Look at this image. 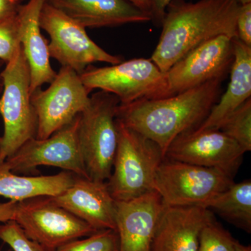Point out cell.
<instances>
[{
    "mask_svg": "<svg viewBox=\"0 0 251 251\" xmlns=\"http://www.w3.org/2000/svg\"><path fill=\"white\" fill-rule=\"evenodd\" d=\"M224 79H214L166 98L143 99L117 107L116 118L156 144L166 157L175 138L194 129L209 115Z\"/></svg>",
    "mask_w": 251,
    "mask_h": 251,
    "instance_id": "6da1fadb",
    "label": "cell"
},
{
    "mask_svg": "<svg viewBox=\"0 0 251 251\" xmlns=\"http://www.w3.org/2000/svg\"><path fill=\"white\" fill-rule=\"evenodd\" d=\"M237 0H173L167 6L159 41L151 56L161 72L206 41L219 36L237 38Z\"/></svg>",
    "mask_w": 251,
    "mask_h": 251,
    "instance_id": "7a4b0ae2",
    "label": "cell"
},
{
    "mask_svg": "<svg viewBox=\"0 0 251 251\" xmlns=\"http://www.w3.org/2000/svg\"><path fill=\"white\" fill-rule=\"evenodd\" d=\"M118 141L111 175L106 183L117 202L154 191L157 169L165 158L161 149L116 118Z\"/></svg>",
    "mask_w": 251,
    "mask_h": 251,
    "instance_id": "3957f363",
    "label": "cell"
},
{
    "mask_svg": "<svg viewBox=\"0 0 251 251\" xmlns=\"http://www.w3.org/2000/svg\"><path fill=\"white\" fill-rule=\"evenodd\" d=\"M0 72L3 82L0 117L4 133L0 141V163L12 156L28 140L36 138L38 119L31 103L30 69L21 46L14 59Z\"/></svg>",
    "mask_w": 251,
    "mask_h": 251,
    "instance_id": "277c9868",
    "label": "cell"
},
{
    "mask_svg": "<svg viewBox=\"0 0 251 251\" xmlns=\"http://www.w3.org/2000/svg\"><path fill=\"white\" fill-rule=\"evenodd\" d=\"M116 96L100 90L92 94L80 114L78 141L87 176L105 182L111 175L118 134Z\"/></svg>",
    "mask_w": 251,
    "mask_h": 251,
    "instance_id": "5b68a950",
    "label": "cell"
},
{
    "mask_svg": "<svg viewBox=\"0 0 251 251\" xmlns=\"http://www.w3.org/2000/svg\"><path fill=\"white\" fill-rule=\"evenodd\" d=\"M233 176L216 168L165 157L157 169L154 191L167 206H203L234 184Z\"/></svg>",
    "mask_w": 251,
    "mask_h": 251,
    "instance_id": "8992f818",
    "label": "cell"
},
{
    "mask_svg": "<svg viewBox=\"0 0 251 251\" xmlns=\"http://www.w3.org/2000/svg\"><path fill=\"white\" fill-rule=\"evenodd\" d=\"M39 24L48 33L50 57L80 75L95 62L114 65L122 62L120 56L108 53L91 39L86 28L46 1Z\"/></svg>",
    "mask_w": 251,
    "mask_h": 251,
    "instance_id": "52a82bcc",
    "label": "cell"
},
{
    "mask_svg": "<svg viewBox=\"0 0 251 251\" xmlns=\"http://www.w3.org/2000/svg\"><path fill=\"white\" fill-rule=\"evenodd\" d=\"M90 92L94 89L116 96L121 104L140 99H161L166 75L151 59L138 58L110 67H88L80 75Z\"/></svg>",
    "mask_w": 251,
    "mask_h": 251,
    "instance_id": "ba28073f",
    "label": "cell"
},
{
    "mask_svg": "<svg viewBox=\"0 0 251 251\" xmlns=\"http://www.w3.org/2000/svg\"><path fill=\"white\" fill-rule=\"evenodd\" d=\"M14 221L46 251H54L99 231L56 204L50 196L18 202Z\"/></svg>",
    "mask_w": 251,
    "mask_h": 251,
    "instance_id": "9c48e42d",
    "label": "cell"
},
{
    "mask_svg": "<svg viewBox=\"0 0 251 251\" xmlns=\"http://www.w3.org/2000/svg\"><path fill=\"white\" fill-rule=\"evenodd\" d=\"M90 93L77 73L61 67L46 90L39 87L31 94L38 119L36 138L46 139L74 121L90 103Z\"/></svg>",
    "mask_w": 251,
    "mask_h": 251,
    "instance_id": "30bf717a",
    "label": "cell"
},
{
    "mask_svg": "<svg viewBox=\"0 0 251 251\" xmlns=\"http://www.w3.org/2000/svg\"><path fill=\"white\" fill-rule=\"evenodd\" d=\"M80 114L49 138L28 140L1 163L3 166L13 173L31 171L39 166H53L89 179L78 141Z\"/></svg>",
    "mask_w": 251,
    "mask_h": 251,
    "instance_id": "8fae6325",
    "label": "cell"
},
{
    "mask_svg": "<svg viewBox=\"0 0 251 251\" xmlns=\"http://www.w3.org/2000/svg\"><path fill=\"white\" fill-rule=\"evenodd\" d=\"M233 39L219 36L195 48L166 73L161 98L171 97L214 79H224L234 59Z\"/></svg>",
    "mask_w": 251,
    "mask_h": 251,
    "instance_id": "7c38bea8",
    "label": "cell"
},
{
    "mask_svg": "<svg viewBox=\"0 0 251 251\" xmlns=\"http://www.w3.org/2000/svg\"><path fill=\"white\" fill-rule=\"evenodd\" d=\"M245 151L219 129H193L175 138L166 158L235 174Z\"/></svg>",
    "mask_w": 251,
    "mask_h": 251,
    "instance_id": "4fadbf2b",
    "label": "cell"
},
{
    "mask_svg": "<svg viewBox=\"0 0 251 251\" xmlns=\"http://www.w3.org/2000/svg\"><path fill=\"white\" fill-rule=\"evenodd\" d=\"M165 205L156 191L128 201H116L119 251H151Z\"/></svg>",
    "mask_w": 251,
    "mask_h": 251,
    "instance_id": "5bb4252c",
    "label": "cell"
},
{
    "mask_svg": "<svg viewBox=\"0 0 251 251\" xmlns=\"http://www.w3.org/2000/svg\"><path fill=\"white\" fill-rule=\"evenodd\" d=\"M50 197L97 230L116 231V201L112 197L106 183L76 176L67 189Z\"/></svg>",
    "mask_w": 251,
    "mask_h": 251,
    "instance_id": "9a60e30c",
    "label": "cell"
},
{
    "mask_svg": "<svg viewBox=\"0 0 251 251\" xmlns=\"http://www.w3.org/2000/svg\"><path fill=\"white\" fill-rule=\"evenodd\" d=\"M214 219L201 206H165L157 224L151 251H198L204 226Z\"/></svg>",
    "mask_w": 251,
    "mask_h": 251,
    "instance_id": "2e32d148",
    "label": "cell"
},
{
    "mask_svg": "<svg viewBox=\"0 0 251 251\" xmlns=\"http://www.w3.org/2000/svg\"><path fill=\"white\" fill-rule=\"evenodd\" d=\"M85 28L117 27L151 21L128 0H46Z\"/></svg>",
    "mask_w": 251,
    "mask_h": 251,
    "instance_id": "e0dca14e",
    "label": "cell"
},
{
    "mask_svg": "<svg viewBox=\"0 0 251 251\" xmlns=\"http://www.w3.org/2000/svg\"><path fill=\"white\" fill-rule=\"evenodd\" d=\"M46 0H28L17 14L21 46L30 69V94L44 84L50 83L57 72L50 62L49 44L42 33L39 18Z\"/></svg>",
    "mask_w": 251,
    "mask_h": 251,
    "instance_id": "ac0fdd59",
    "label": "cell"
},
{
    "mask_svg": "<svg viewBox=\"0 0 251 251\" xmlns=\"http://www.w3.org/2000/svg\"><path fill=\"white\" fill-rule=\"evenodd\" d=\"M234 59L227 90L194 129H219L223 122L251 97V47L233 40Z\"/></svg>",
    "mask_w": 251,
    "mask_h": 251,
    "instance_id": "d6986e66",
    "label": "cell"
},
{
    "mask_svg": "<svg viewBox=\"0 0 251 251\" xmlns=\"http://www.w3.org/2000/svg\"><path fill=\"white\" fill-rule=\"evenodd\" d=\"M76 176L68 171L49 176H19L0 163V196L16 202L40 196H55L69 187Z\"/></svg>",
    "mask_w": 251,
    "mask_h": 251,
    "instance_id": "ffe728a7",
    "label": "cell"
},
{
    "mask_svg": "<svg viewBox=\"0 0 251 251\" xmlns=\"http://www.w3.org/2000/svg\"><path fill=\"white\" fill-rule=\"evenodd\" d=\"M203 207L215 211L229 224L251 232V181L231 185Z\"/></svg>",
    "mask_w": 251,
    "mask_h": 251,
    "instance_id": "44dd1931",
    "label": "cell"
},
{
    "mask_svg": "<svg viewBox=\"0 0 251 251\" xmlns=\"http://www.w3.org/2000/svg\"><path fill=\"white\" fill-rule=\"evenodd\" d=\"M219 130L237 142L245 153L251 151V99L229 115Z\"/></svg>",
    "mask_w": 251,
    "mask_h": 251,
    "instance_id": "7402d4cb",
    "label": "cell"
},
{
    "mask_svg": "<svg viewBox=\"0 0 251 251\" xmlns=\"http://www.w3.org/2000/svg\"><path fill=\"white\" fill-rule=\"evenodd\" d=\"M54 251H119V239L114 229H101L95 233L64 244Z\"/></svg>",
    "mask_w": 251,
    "mask_h": 251,
    "instance_id": "603a6c76",
    "label": "cell"
},
{
    "mask_svg": "<svg viewBox=\"0 0 251 251\" xmlns=\"http://www.w3.org/2000/svg\"><path fill=\"white\" fill-rule=\"evenodd\" d=\"M237 242L214 218L201 231L198 251H234Z\"/></svg>",
    "mask_w": 251,
    "mask_h": 251,
    "instance_id": "cb8c5ba5",
    "label": "cell"
},
{
    "mask_svg": "<svg viewBox=\"0 0 251 251\" xmlns=\"http://www.w3.org/2000/svg\"><path fill=\"white\" fill-rule=\"evenodd\" d=\"M21 48L17 14L0 20V60L10 62Z\"/></svg>",
    "mask_w": 251,
    "mask_h": 251,
    "instance_id": "d4e9b609",
    "label": "cell"
},
{
    "mask_svg": "<svg viewBox=\"0 0 251 251\" xmlns=\"http://www.w3.org/2000/svg\"><path fill=\"white\" fill-rule=\"evenodd\" d=\"M0 239L14 251H46L39 244L29 239L15 221L0 225Z\"/></svg>",
    "mask_w": 251,
    "mask_h": 251,
    "instance_id": "484cf974",
    "label": "cell"
},
{
    "mask_svg": "<svg viewBox=\"0 0 251 251\" xmlns=\"http://www.w3.org/2000/svg\"><path fill=\"white\" fill-rule=\"evenodd\" d=\"M237 39L251 47V3L241 5L236 22Z\"/></svg>",
    "mask_w": 251,
    "mask_h": 251,
    "instance_id": "4316f807",
    "label": "cell"
},
{
    "mask_svg": "<svg viewBox=\"0 0 251 251\" xmlns=\"http://www.w3.org/2000/svg\"><path fill=\"white\" fill-rule=\"evenodd\" d=\"M173 0H151V21L161 27L167 6Z\"/></svg>",
    "mask_w": 251,
    "mask_h": 251,
    "instance_id": "83f0119b",
    "label": "cell"
},
{
    "mask_svg": "<svg viewBox=\"0 0 251 251\" xmlns=\"http://www.w3.org/2000/svg\"><path fill=\"white\" fill-rule=\"evenodd\" d=\"M25 0H0V20L16 16Z\"/></svg>",
    "mask_w": 251,
    "mask_h": 251,
    "instance_id": "f1b7e54d",
    "label": "cell"
},
{
    "mask_svg": "<svg viewBox=\"0 0 251 251\" xmlns=\"http://www.w3.org/2000/svg\"><path fill=\"white\" fill-rule=\"evenodd\" d=\"M17 206L18 202L13 201L0 204V222L14 221Z\"/></svg>",
    "mask_w": 251,
    "mask_h": 251,
    "instance_id": "f546056e",
    "label": "cell"
},
{
    "mask_svg": "<svg viewBox=\"0 0 251 251\" xmlns=\"http://www.w3.org/2000/svg\"><path fill=\"white\" fill-rule=\"evenodd\" d=\"M130 3L135 5L136 7L144 11L150 16L151 9V0H128Z\"/></svg>",
    "mask_w": 251,
    "mask_h": 251,
    "instance_id": "4dcf8cb0",
    "label": "cell"
},
{
    "mask_svg": "<svg viewBox=\"0 0 251 251\" xmlns=\"http://www.w3.org/2000/svg\"><path fill=\"white\" fill-rule=\"evenodd\" d=\"M234 251H251V247L250 246L242 245L240 243L237 242Z\"/></svg>",
    "mask_w": 251,
    "mask_h": 251,
    "instance_id": "1f68e13d",
    "label": "cell"
},
{
    "mask_svg": "<svg viewBox=\"0 0 251 251\" xmlns=\"http://www.w3.org/2000/svg\"><path fill=\"white\" fill-rule=\"evenodd\" d=\"M5 63L3 62V61L0 60V69L2 68L3 65ZM1 72V71H0ZM2 90H3V82H2V79H1V75H0V96H1V93H2ZM0 141H1V136H0Z\"/></svg>",
    "mask_w": 251,
    "mask_h": 251,
    "instance_id": "d6a6232c",
    "label": "cell"
},
{
    "mask_svg": "<svg viewBox=\"0 0 251 251\" xmlns=\"http://www.w3.org/2000/svg\"><path fill=\"white\" fill-rule=\"evenodd\" d=\"M238 2L241 5L247 4L251 3V0H237Z\"/></svg>",
    "mask_w": 251,
    "mask_h": 251,
    "instance_id": "836d02e7",
    "label": "cell"
}]
</instances>
